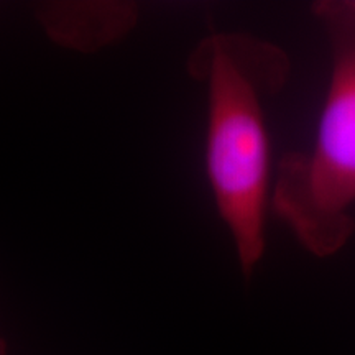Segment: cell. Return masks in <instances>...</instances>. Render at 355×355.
<instances>
[{
    "instance_id": "6da1fadb",
    "label": "cell",
    "mask_w": 355,
    "mask_h": 355,
    "mask_svg": "<svg viewBox=\"0 0 355 355\" xmlns=\"http://www.w3.org/2000/svg\"><path fill=\"white\" fill-rule=\"evenodd\" d=\"M206 166L216 207L250 277L265 254L270 146L261 94L285 78L278 50L245 37H214L206 48Z\"/></svg>"
},
{
    "instance_id": "7a4b0ae2",
    "label": "cell",
    "mask_w": 355,
    "mask_h": 355,
    "mask_svg": "<svg viewBox=\"0 0 355 355\" xmlns=\"http://www.w3.org/2000/svg\"><path fill=\"white\" fill-rule=\"evenodd\" d=\"M334 56L316 140L282 159L273 209L306 250L337 254L355 222V30L331 25Z\"/></svg>"
},
{
    "instance_id": "3957f363",
    "label": "cell",
    "mask_w": 355,
    "mask_h": 355,
    "mask_svg": "<svg viewBox=\"0 0 355 355\" xmlns=\"http://www.w3.org/2000/svg\"><path fill=\"white\" fill-rule=\"evenodd\" d=\"M319 12L329 25H343L355 30V0L352 2H331L319 6Z\"/></svg>"
}]
</instances>
